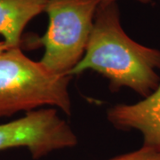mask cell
<instances>
[{
    "label": "cell",
    "mask_w": 160,
    "mask_h": 160,
    "mask_svg": "<svg viewBox=\"0 0 160 160\" xmlns=\"http://www.w3.org/2000/svg\"><path fill=\"white\" fill-rule=\"evenodd\" d=\"M160 50L143 46L124 30L117 2L98 7L84 57L70 76L95 71L109 80L112 92L130 88L143 98L160 83Z\"/></svg>",
    "instance_id": "obj_1"
},
{
    "label": "cell",
    "mask_w": 160,
    "mask_h": 160,
    "mask_svg": "<svg viewBox=\"0 0 160 160\" xmlns=\"http://www.w3.org/2000/svg\"><path fill=\"white\" fill-rule=\"evenodd\" d=\"M71 78L31 60L21 46L8 48L0 53V118L42 107L60 109L70 116Z\"/></svg>",
    "instance_id": "obj_2"
},
{
    "label": "cell",
    "mask_w": 160,
    "mask_h": 160,
    "mask_svg": "<svg viewBox=\"0 0 160 160\" xmlns=\"http://www.w3.org/2000/svg\"><path fill=\"white\" fill-rule=\"evenodd\" d=\"M100 5L101 0L47 1L48 27L33 43L45 48L39 62L46 69L70 74L85 55Z\"/></svg>",
    "instance_id": "obj_3"
},
{
    "label": "cell",
    "mask_w": 160,
    "mask_h": 160,
    "mask_svg": "<svg viewBox=\"0 0 160 160\" xmlns=\"http://www.w3.org/2000/svg\"><path fill=\"white\" fill-rule=\"evenodd\" d=\"M77 144L74 131L53 108L33 110L21 118L0 125V151L25 148L34 159H39Z\"/></svg>",
    "instance_id": "obj_4"
},
{
    "label": "cell",
    "mask_w": 160,
    "mask_h": 160,
    "mask_svg": "<svg viewBox=\"0 0 160 160\" xmlns=\"http://www.w3.org/2000/svg\"><path fill=\"white\" fill-rule=\"evenodd\" d=\"M117 129L139 132L143 145L160 147V83L149 96L132 104H117L107 111Z\"/></svg>",
    "instance_id": "obj_5"
},
{
    "label": "cell",
    "mask_w": 160,
    "mask_h": 160,
    "mask_svg": "<svg viewBox=\"0 0 160 160\" xmlns=\"http://www.w3.org/2000/svg\"><path fill=\"white\" fill-rule=\"evenodd\" d=\"M48 0H0V36L9 47L22 46L25 28L45 12Z\"/></svg>",
    "instance_id": "obj_6"
},
{
    "label": "cell",
    "mask_w": 160,
    "mask_h": 160,
    "mask_svg": "<svg viewBox=\"0 0 160 160\" xmlns=\"http://www.w3.org/2000/svg\"><path fill=\"white\" fill-rule=\"evenodd\" d=\"M106 160H160V147L142 144L135 150Z\"/></svg>",
    "instance_id": "obj_7"
},
{
    "label": "cell",
    "mask_w": 160,
    "mask_h": 160,
    "mask_svg": "<svg viewBox=\"0 0 160 160\" xmlns=\"http://www.w3.org/2000/svg\"><path fill=\"white\" fill-rule=\"evenodd\" d=\"M8 48H10V47L6 45V42L4 40H1L0 41V53L3 52L4 51H6V50H7Z\"/></svg>",
    "instance_id": "obj_8"
},
{
    "label": "cell",
    "mask_w": 160,
    "mask_h": 160,
    "mask_svg": "<svg viewBox=\"0 0 160 160\" xmlns=\"http://www.w3.org/2000/svg\"><path fill=\"white\" fill-rule=\"evenodd\" d=\"M112 2H117V0H101L102 4H109V3H112Z\"/></svg>",
    "instance_id": "obj_9"
},
{
    "label": "cell",
    "mask_w": 160,
    "mask_h": 160,
    "mask_svg": "<svg viewBox=\"0 0 160 160\" xmlns=\"http://www.w3.org/2000/svg\"><path fill=\"white\" fill-rule=\"evenodd\" d=\"M137 2H140V3H142V4H147V3H149L151 2L152 0H135Z\"/></svg>",
    "instance_id": "obj_10"
}]
</instances>
